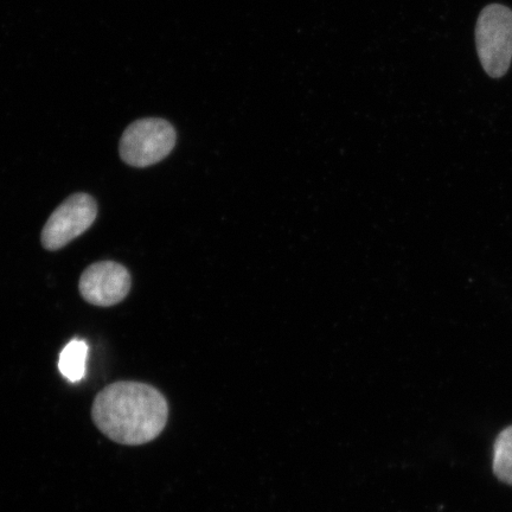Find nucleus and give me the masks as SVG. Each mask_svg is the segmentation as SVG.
I'll return each instance as SVG.
<instances>
[{
	"label": "nucleus",
	"instance_id": "obj_1",
	"mask_svg": "<svg viewBox=\"0 0 512 512\" xmlns=\"http://www.w3.org/2000/svg\"><path fill=\"white\" fill-rule=\"evenodd\" d=\"M92 419L98 430L114 443L144 445L164 431L169 403L150 384L119 381L95 396Z\"/></svg>",
	"mask_w": 512,
	"mask_h": 512
},
{
	"label": "nucleus",
	"instance_id": "obj_2",
	"mask_svg": "<svg viewBox=\"0 0 512 512\" xmlns=\"http://www.w3.org/2000/svg\"><path fill=\"white\" fill-rule=\"evenodd\" d=\"M476 46L486 74L499 79L508 73L512 61V10L491 4L480 12L476 25Z\"/></svg>",
	"mask_w": 512,
	"mask_h": 512
},
{
	"label": "nucleus",
	"instance_id": "obj_3",
	"mask_svg": "<svg viewBox=\"0 0 512 512\" xmlns=\"http://www.w3.org/2000/svg\"><path fill=\"white\" fill-rule=\"evenodd\" d=\"M177 134L169 121L147 118L128 126L120 140V157L134 168H147L168 157Z\"/></svg>",
	"mask_w": 512,
	"mask_h": 512
},
{
	"label": "nucleus",
	"instance_id": "obj_4",
	"mask_svg": "<svg viewBox=\"0 0 512 512\" xmlns=\"http://www.w3.org/2000/svg\"><path fill=\"white\" fill-rule=\"evenodd\" d=\"M98 215V204L87 194L67 198L49 217L42 230L41 241L47 251H59L92 226Z\"/></svg>",
	"mask_w": 512,
	"mask_h": 512
},
{
	"label": "nucleus",
	"instance_id": "obj_5",
	"mask_svg": "<svg viewBox=\"0 0 512 512\" xmlns=\"http://www.w3.org/2000/svg\"><path fill=\"white\" fill-rule=\"evenodd\" d=\"M130 272L113 261L96 262L82 273L79 290L83 299L95 306L117 305L131 290Z\"/></svg>",
	"mask_w": 512,
	"mask_h": 512
},
{
	"label": "nucleus",
	"instance_id": "obj_6",
	"mask_svg": "<svg viewBox=\"0 0 512 512\" xmlns=\"http://www.w3.org/2000/svg\"><path fill=\"white\" fill-rule=\"evenodd\" d=\"M88 344L83 339H73L61 351L59 370L69 382L85 379L87 369Z\"/></svg>",
	"mask_w": 512,
	"mask_h": 512
},
{
	"label": "nucleus",
	"instance_id": "obj_7",
	"mask_svg": "<svg viewBox=\"0 0 512 512\" xmlns=\"http://www.w3.org/2000/svg\"><path fill=\"white\" fill-rule=\"evenodd\" d=\"M492 471L502 483L512 486V425L498 434L494 444Z\"/></svg>",
	"mask_w": 512,
	"mask_h": 512
}]
</instances>
